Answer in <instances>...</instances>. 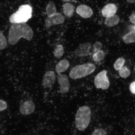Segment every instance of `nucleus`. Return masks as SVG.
Returning a JSON list of instances; mask_svg holds the SVG:
<instances>
[{"label": "nucleus", "mask_w": 135, "mask_h": 135, "mask_svg": "<svg viewBox=\"0 0 135 135\" xmlns=\"http://www.w3.org/2000/svg\"><path fill=\"white\" fill-rule=\"evenodd\" d=\"M58 83L60 85V92L62 94L67 93L70 90V86L68 77L64 74H59Z\"/></svg>", "instance_id": "6"}, {"label": "nucleus", "mask_w": 135, "mask_h": 135, "mask_svg": "<svg viewBox=\"0 0 135 135\" xmlns=\"http://www.w3.org/2000/svg\"><path fill=\"white\" fill-rule=\"evenodd\" d=\"M94 54L97 53V52L100 50L102 47V44L100 42H97L94 44L93 45Z\"/></svg>", "instance_id": "24"}, {"label": "nucleus", "mask_w": 135, "mask_h": 135, "mask_svg": "<svg viewBox=\"0 0 135 135\" xmlns=\"http://www.w3.org/2000/svg\"><path fill=\"white\" fill-rule=\"evenodd\" d=\"M117 9L115 4H107L102 9L103 16L106 18L114 16L115 15Z\"/></svg>", "instance_id": "12"}, {"label": "nucleus", "mask_w": 135, "mask_h": 135, "mask_svg": "<svg viewBox=\"0 0 135 135\" xmlns=\"http://www.w3.org/2000/svg\"><path fill=\"white\" fill-rule=\"evenodd\" d=\"M75 7L73 5L67 3L64 5L63 9L64 14L68 17H71L75 11Z\"/></svg>", "instance_id": "15"}, {"label": "nucleus", "mask_w": 135, "mask_h": 135, "mask_svg": "<svg viewBox=\"0 0 135 135\" xmlns=\"http://www.w3.org/2000/svg\"><path fill=\"white\" fill-rule=\"evenodd\" d=\"M119 74L121 77L126 78L130 75L131 71L127 67H123L119 70Z\"/></svg>", "instance_id": "21"}, {"label": "nucleus", "mask_w": 135, "mask_h": 135, "mask_svg": "<svg viewBox=\"0 0 135 135\" xmlns=\"http://www.w3.org/2000/svg\"><path fill=\"white\" fill-rule=\"evenodd\" d=\"M35 109L34 103L31 100L25 101L20 106V113L23 115H28L34 112Z\"/></svg>", "instance_id": "8"}, {"label": "nucleus", "mask_w": 135, "mask_h": 135, "mask_svg": "<svg viewBox=\"0 0 135 135\" xmlns=\"http://www.w3.org/2000/svg\"><path fill=\"white\" fill-rule=\"evenodd\" d=\"M129 89L132 93L135 94V81L132 83L131 84Z\"/></svg>", "instance_id": "26"}, {"label": "nucleus", "mask_w": 135, "mask_h": 135, "mask_svg": "<svg viewBox=\"0 0 135 135\" xmlns=\"http://www.w3.org/2000/svg\"><path fill=\"white\" fill-rule=\"evenodd\" d=\"M91 47L92 45L89 43H86L81 45L76 50L75 55L79 57L87 56L88 55Z\"/></svg>", "instance_id": "11"}, {"label": "nucleus", "mask_w": 135, "mask_h": 135, "mask_svg": "<svg viewBox=\"0 0 135 135\" xmlns=\"http://www.w3.org/2000/svg\"><path fill=\"white\" fill-rule=\"evenodd\" d=\"M91 135H107V133L104 129L100 128L95 130Z\"/></svg>", "instance_id": "23"}, {"label": "nucleus", "mask_w": 135, "mask_h": 135, "mask_svg": "<svg viewBox=\"0 0 135 135\" xmlns=\"http://www.w3.org/2000/svg\"><path fill=\"white\" fill-rule=\"evenodd\" d=\"M33 31L32 28L25 23H15L10 28L8 36V43L14 45L21 38L30 41L33 38Z\"/></svg>", "instance_id": "1"}, {"label": "nucleus", "mask_w": 135, "mask_h": 135, "mask_svg": "<svg viewBox=\"0 0 135 135\" xmlns=\"http://www.w3.org/2000/svg\"><path fill=\"white\" fill-rule=\"evenodd\" d=\"M125 60L123 58L118 59L114 64L115 69L116 70H119L124 66Z\"/></svg>", "instance_id": "22"}, {"label": "nucleus", "mask_w": 135, "mask_h": 135, "mask_svg": "<svg viewBox=\"0 0 135 135\" xmlns=\"http://www.w3.org/2000/svg\"><path fill=\"white\" fill-rule=\"evenodd\" d=\"M7 46L6 38L2 32L0 31V50L4 49Z\"/></svg>", "instance_id": "20"}, {"label": "nucleus", "mask_w": 135, "mask_h": 135, "mask_svg": "<svg viewBox=\"0 0 135 135\" xmlns=\"http://www.w3.org/2000/svg\"><path fill=\"white\" fill-rule=\"evenodd\" d=\"M130 21L132 23L135 25V12L133 13L129 17Z\"/></svg>", "instance_id": "27"}, {"label": "nucleus", "mask_w": 135, "mask_h": 135, "mask_svg": "<svg viewBox=\"0 0 135 135\" xmlns=\"http://www.w3.org/2000/svg\"><path fill=\"white\" fill-rule=\"evenodd\" d=\"M123 40L126 44L135 43V30H131L129 33L127 34L123 38Z\"/></svg>", "instance_id": "16"}, {"label": "nucleus", "mask_w": 135, "mask_h": 135, "mask_svg": "<svg viewBox=\"0 0 135 135\" xmlns=\"http://www.w3.org/2000/svg\"><path fill=\"white\" fill-rule=\"evenodd\" d=\"M95 65L88 63L76 66L71 70L69 76L73 80L81 78L92 74L95 71Z\"/></svg>", "instance_id": "4"}, {"label": "nucleus", "mask_w": 135, "mask_h": 135, "mask_svg": "<svg viewBox=\"0 0 135 135\" xmlns=\"http://www.w3.org/2000/svg\"><path fill=\"white\" fill-rule=\"evenodd\" d=\"M46 13L48 17L55 15L57 13L55 4L53 2L50 1L47 4L46 8Z\"/></svg>", "instance_id": "17"}, {"label": "nucleus", "mask_w": 135, "mask_h": 135, "mask_svg": "<svg viewBox=\"0 0 135 135\" xmlns=\"http://www.w3.org/2000/svg\"><path fill=\"white\" fill-rule=\"evenodd\" d=\"M134 71H135V67L134 68Z\"/></svg>", "instance_id": "31"}, {"label": "nucleus", "mask_w": 135, "mask_h": 135, "mask_svg": "<svg viewBox=\"0 0 135 135\" xmlns=\"http://www.w3.org/2000/svg\"><path fill=\"white\" fill-rule=\"evenodd\" d=\"M64 49L61 45H57L54 52L55 57L57 58H60L63 55Z\"/></svg>", "instance_id": "18"}, {"label": "nucleus", "mask_w": 135, "mask_h": 135, "mask_svg": "<svg viewBox=\"0 0 135 135\" xmlns=\"http://www.w3.org/2000/svg\"><path fill=\"white\" fill-rule=\"evenodd\" d=\"M62 1L64 2H68L70 1L71 0H62Z\"/></svg>", "instance_id": "29"}, {"label": "nucleus", "mask_w": 135, "mask_h": 135, "mask_svg": "<svg viewBox=\"0 0 135 135\" xmlns=\"http://www.w3.org/2000/svg\"><path fill=\"white\" fill-rule=\"evenodd\" d=\"M65 18L61 13H56L50 17H48L45 20V24L47 27L52 25L61 24L65 21Z\"/></svg>", "instance_id": "7"}, {"label": "nucleus", "mask_w": 135, "mask_h": 135, "mask_svg": "<svg viewBox=\"0 0 135 135\" xmlns=\"http://www.w3.org/2000/svg\"><path fill=\"white\" fill-rule=\"evenodd\" d=\"M128 3L132 4V3H135V0H127Z\"/></svg>", "instance_id": "28"}, {"label": "nucleus", "mask_w": 135, "mask_h": 135, "mask_svg": "<svg viewBox=\"0 0 135 135\" xmlns=\"http://www.w3.org/2000/svg\"><path fill=\"white\" fill-rule=\"evenodd\" d=\"M104 54L103 50H100L97 53H94L93 56V59L94 61L98 62L103 59Z\"/></svg>", "instance_id": "19"}, {"label": "nucleus", "mask_w": 135, "mask_h": 135, "mask_svg": "<svg viewBox=\"0 0 135 135\" xmlns=\"http://www.w3.org/2000/svg\"><path fill=\"white\" fill-rule=\"evenodd\" d=\"M107 71L104 70L96 76L94 80V83L97 89H102L105 90L109 88L110 83L107 76Z\"/></svg>", "instance_id": "5"}, {"label": "nucleus", "mask_w": 135, "mask_h": 135, "mask_svg": "<svg viewBox=\"0 0 135 135\" xmlns=\"http://www.w3.org/2000/svg\"><path fill=\"white\" fill-rule=\"evenodd\" d=\"M91 115V110L88 106L79 108L75 116V125L78 130L82 131L86 129L90 122Z\"/></svg>", "instance_id": "2"}, {"label": "nucleus", "mask_w": 135, "mask_h": 135, "mask_svg": "<svg viewBox=\"0 0 135 135\" xmlns=\"http://www.w3.org/2000/svg\"><path fill=\"white\" fill-rule=\"evenodd\" d=\"M120 21L119 16L115 15L114 16L106 18L105 20V24L108 27H113L117 25Z\"/></svg>", "instance_id": "14"}, {"label": "nucleus", "mask_w": 135, "mask_h": 135, "mask_svg": "<svg viewBox=\"0 0 135 135\" xmlns=\"http://www.w3.org/2000/svg\"><path fill=\"white\" fill-rule=\"evenodd\" d=\"M76 12L80 16L84 18L91 17L93 14L92 10L87 5L82 4L77 7Z\"/></svg>", "instance_id": "10"}, {"label": "nucleus", "mask_w": 135, "mask_h": 135, "mask_svg": "<svg viewBox=\"0 0 135 135\" xmlns=\"http://www.w3.org/2000/svg\"><path fill=\"white\" fill-rule=\"evenodd\" d=\"M70 66V64L68 61L65 59L62 60L56 66V71L58 74L65 72L69 68Z\"/></svg>", "instance_id": "13"}, {"label": "nucleus", "mask_w": 135, "mask_h": 135, "mask_svg": "<svg viewBox=\"0 0 135 135\" xmlns=\"http://www.w3.org/2000/svg\"><path fill=\"white\" fill-rule=\"evenodd\" d=\"M133 27H134V29L135 30V25H134V26H133Z\"/></svg>", "instance_id": "30"}, {"label": "nucleus", "mask_w": 135, "mask_h": 135, "mask_svg": "<svg viewBox=\"0 0 135 135\" xmlns=\"http://www.w3.org/2000/svg\"><path fill=\"white\" fill-rule=\"evenodd\" d=\"M56 80L54 72L52 71H47L45 74L43 79V85L45 88H49L54 84Z\"/></svg>", "instance_id": "9"}, {"label": "nucleus", "mask_w": 135, "mask_h": 135, "mask_svg": "<svg viewBox=\"0 0 135 135\" xmlns=\"http://www.w3.org/2000/svg\"><path fill=\"white\" fill-rule=\"evenodd\" d=\"M32 12V8L30 5H21L17 11L10 16V22L13 23H26L31 18Z\"/></svg>", "instance_id": "3"}, {"label": "nucleus", "mask_w": 135, "mask_h": 135, "mask_svg": "<svg viewBox=\"0 0 135 135\" xmlns=\"http://www.w3.org/2000/svg\"><path fill=\"white\" fill-rule=\"evenodd\" d=\"M7 103L2 99L0 100V112L5 110L7 108Z\"/></svg>", "instance_id": "25"}]
</instances>
